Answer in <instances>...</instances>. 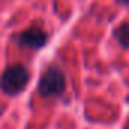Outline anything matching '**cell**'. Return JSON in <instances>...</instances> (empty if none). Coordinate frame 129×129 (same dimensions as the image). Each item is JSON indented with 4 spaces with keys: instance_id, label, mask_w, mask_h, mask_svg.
Returning <instances> with one entry per match:
<instances>
[{
    "instance_id": "obj_1",
    "label": "cell",
    "mask_w": 129,
    "mask_h": 129,
    "mask_svg": "<svg viewBox=\"0 0 129 129\" xmlns=\"http://www.w3.org/2000/svg\"><path fill=\"white\" fill-rule=\"evenodd\" d=\"M29 82V72L21 64H12L6 67L0 78V88L6 94H18Z\"/></svg>"
},
{
    "instance_id": "obj_2",
    "label": "cell",
    "mask_w": 129,
    "mask_h": 129,
    "mask_svg": "<svg viewBox=\"0 0 129 129\" xmlns=\"http://www.w3.org/2000/svg\"><path fill=\"white\" fill-rule=\"evenodd\" d=\"M38 91L46 99L59 97L66 91V76H64V73L56 67H50L49 70H46L40 78Z\"/></svg>"
},
{
    "instance_id": "obj_3",
    "label": "cell",
    "mask_w": 129,
    "mask_h": 129,
    "mask_svg": "<svg viewBox=\"0 0 129 129\" xmlns=\"http://www.w3.org/2000/svg\"><path fill=\"white\" fill-rule=\"evenodd\" d=\"M47 43V34L44 29L32 26L18 35V44L29 49H41Z\"/></svg>"
},
{
    "instance_id": "obj_4",
    "label": "cell",
    "mask_w": 129,
    "mask_h": 129,
    "mask_svg": "<svg viewBox=\"0 0 129 129\" xmlns=\"http://www.w3.org/2000/svg\"><path fill=\"white\" fill-rule=\"evenodd\" d=\"M115 40L120 43L123 47H129V23H121L115 30H114Z\"/></svg>"
},
{
    "instance_id": "obj_5",
    "label": "cell",
    "mask_w": 129,
    "mask_h": 129,
    "mask_svg": "<svg viewBox=\"0 0 129 129\" xmlns=\"http://www.w3.org/2000/svg\"><path fill=\"white\" fill-rule=\"evenodd\" d=\"M118 3H121V5H129V0H117Z\"/></svg>"
}]
</instances>
